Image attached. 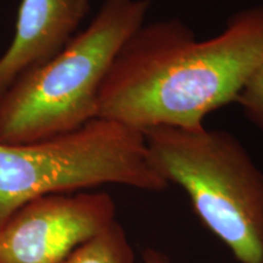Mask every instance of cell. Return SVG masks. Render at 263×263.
<instances>
[{"instance_id": "7a4b0ae2", "label": "cell", "mask_w": 263, "mask_h": 263, "mask_svg": "<svg viewBox=\"0 0 263 263\" xmlns=\"http://www.w3.org/2000/svg\"><path fill=\"white\" fill-rule=\"evenodd\" d=\"M150 0H104L66 47L0 95V143L48 139L98 118V98L124 42L145 24Z\"/></svg>"}, {"instance_id": "8992f818", "label": "cell", "mask_w": 263, "mask_h": 263, "mask_svg": "<svg viewBox=\"0 0 263 263\" xmlns=\"http://www.w3.org/2000/svg\"><path fill=\"white\" fill-rule=\"evenodd\" d=\"M90 0H21L14 38L0 57V95L59 54L89 14Z\"/></svg>"}, {"instance_id": "52a82bcc", "label": "cell", "mask_w": 263, "mask_h": 263, "mask_svg": "<svg viewBox=\"0 0 263 263\" xmlns=\"http://www.w3.org/2000/svg\"><path fill=\"white\" fill-rule=\"evenodd\" d=\"M62 263H136V256L126 230L116 219Z\"/></svg>"}, {"instance_id": "9c48e42d", "label": "cell", "mask_w": 263, "mask_h": 263, "mask_svg": "<svg viewBox=\"0 0 263 263\" xmlns=\"http://www.w3.org/2000/svg\"><path fill=\"white\" fill-rule=\"evenodd\" d=\"M143 263H174L163 251L155 248H147L143 251Z\"/></svg>"}, {"instance_id": "277c9868", "label": "cell", "mask_w": 263, "mask_h": 263, "mask_svg": "<svg viewBox=\"0 0 263 263\" xmlns=\"http://www.w3.org/2000/svg\"><path fill=\"white\" fill-rule=\"evenodd\" d=\"M114 184L160 193L143 132L95 118L78 129L24 144L0 143V226L38 197Z\"/></svg>"}, {"instance_id": "ba28073f", "label": "cell", "mask_w": 263, "mask_h": 263, "mask_svg": "<svg viewBox=\"0 0 263 263\" xmlns=\"http://www.w3.org/2000/svg\"><path fill=\"white\" fill-rule=\"evenodd\" d=\"M235 103L241 107L245 117L263 134V65L250 76Z\"/></svg>"}, {"instance_id": "5b68a950", "label": "cell", "mask_w": 263, "mask_h": 263, "mask_svg": "<svg viewBox=\"0 0 263 263\" xmlns=\"http://www.w3.org/2000/svg\"><path fill=\"white\" fill-rule=\"evenodd\" d=\"M115 221L116 203L105 192L38 197L0 226V263H62Z\"/></svg>"}, {"instance_id": "3957f363", "label": "cell", "mask_w": 263, "mask_h": 263, "mask_svg": "<svg viewBox=\"0 0 263 263\" xmlns=\"http://www.w3.org/2000/svg\"><path fill=\"white\" fill-rule=\"evenodd\" d=\"M151 166L188 195L200 222L240 263H263V171L228 130L143 132Z\"/></svg>"}, {"instance_id": "6da1fadb", "label": "cell", "mask_w": 263, "mask_h": 263, "mask_svg": "<svg viewBox=\"0 0 263 263\" xmlns=\"http://www.w3.org/2000/svg\"><path fill=\"white\" fill-rule=\"evenodd\" d=\"M263 65V4L232 15L215 37L199 41L179 18L144 24L118 50L98 98V118L144 132L192 129L235 103Z\"/></svg>"}]
</instances>
